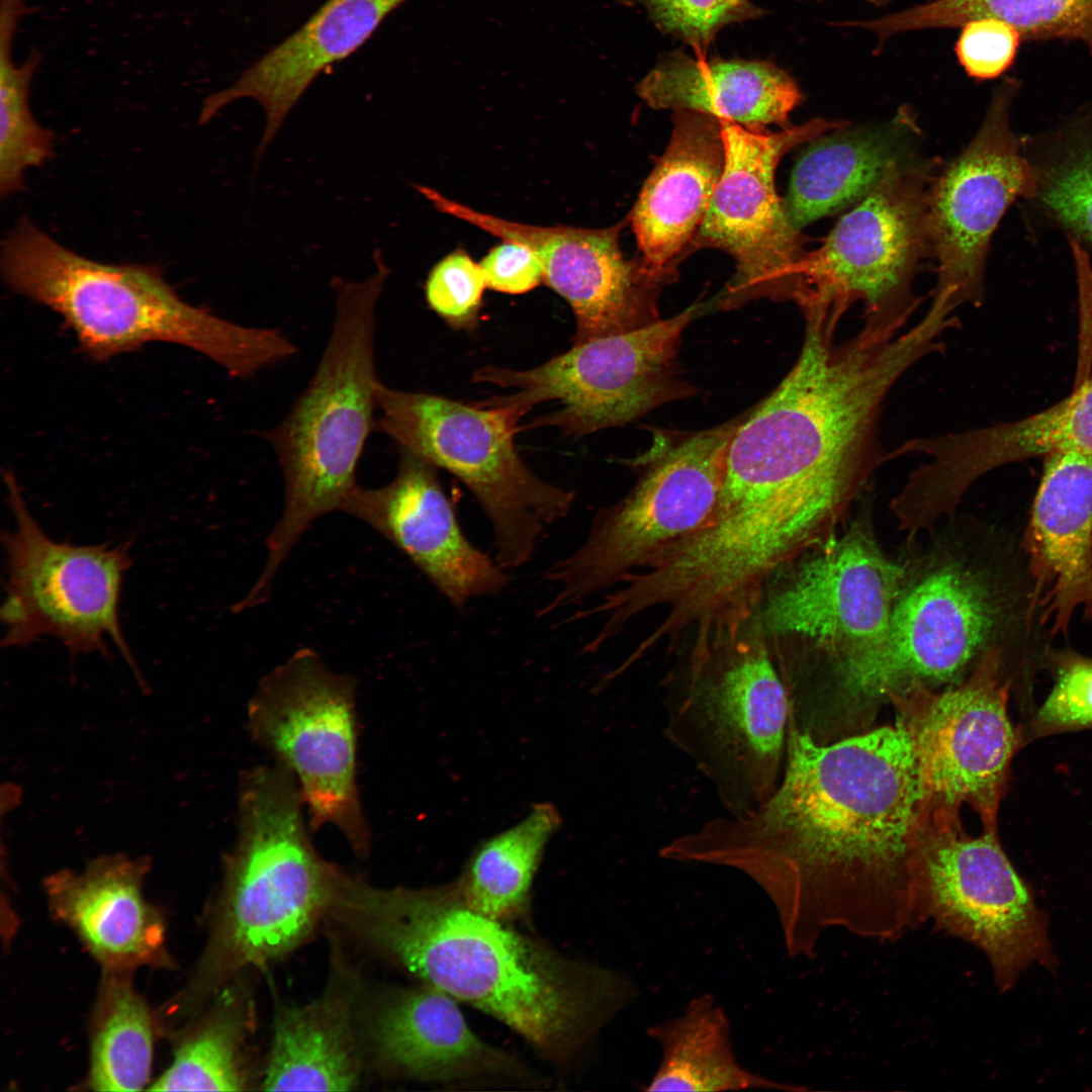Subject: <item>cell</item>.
I'll use <instances>...</instances> for the list:
<instances>
[{
    "label": "cell",
    "mask_w": 1092,
    "mask_h": 1092,
    "mask_svg": "<svg viewBox=\"0 0 1092 1092\" xmlns=\"http://www.w3.org/2000/svg\"><path fill=\"white\" fill-rule=\"evenodd\" d=\"M925 807L898 721L827 744L789 720L769 799L678 834L659 855L749 878L776 909L788 957L811 960L830 929L892 941L929 920L917 857Z\"/></svg>",
    "instance_id": "cell-1"
},
{
    "label": "cell",
    "mask_w": 1092,
    "mask_h": 1092,
    "mask_svg": "<svg viewBox=\"0 0 1092 1092\" xmlns=\"http://www.w3.org/2000/svg\"><path fill=\"white\" fill-rule=\"evenodd\" d=\"M330 916L423 984L504 1023L559 1071L637 996L622 972L473 910L455 880L380 888L347 874Z\"/></svg>",
    "instance_id": "cell-2"
},
{
    "label": "cell",
    "mask_w": 1092,
    "mask_h": 1092,
    "mask_svg": "<svg viewBox=\"0 0 1092 1092\" xmlns=\"http://www.w3.org/2000/svg\"><path fill=\"white\" fill-rule=\"evenodd\" d=\"M305 805L279 763L245 772L236 842L210 935L188 984L169 1003L186 1016L238 972L261 967L299 946L329 914L343 871L314 848Z\"/></svg>",
    "instance_id": "cell-3"
},
{
    "label": "cell",
    "mask_w": 1092,
    "mask_h": 1092,
    "mask_svg": "<svg viewBox=\"0 0 1092 1092\" xmlns=\"http://www.w3.org/2000/svg\"><path fill=\"white\" fill-rule=\"evenodd\" d=\"M1 266L13 291L60 314L82 350L98 361L160 341L190 348L231 376L248 378L297 353L277 329L243 326L185 302L157 268L87 259L27 217L3 242Z\"/></svg>",
    "instance_id": "cell-4"
},
{
    "label": "cell",
    "mask_w": 1092,
    "mask_h": 1092,
    "mask_svg": "<svg viewBox=\"0 0 1092 1092\" xmlns=\"http://www.w3.org/2000/svg\"><path fill=\"white\" fill-rule=\"evenodd\" d=\"M376 270L361 281L335 277V317L318 364L283 419L264 433L284 482L282 514L265 541L256 581L270 590L286 557L321 517L345 505L359 485L356 471L374 430L376 306L388 268L375 251Z\"/></svg>",
    "instance_id": "cell-5"
},
{
    "label": "cell",
    "mask_w": 1092,
    "mask_h": 1092,
    "mask_svg": "<svg viewBox=\"0 0 1092 1092\" xmlns=\"http://www.w3.org/2000/svg\"><path fill=\"white\" fill-rule=\"evenodd\" d=\"M772 655L762 634L739 635L666 679L665 736L729 816L753 813L782 779L791 706Z\"/></svg>",
    "instance_id": "cell-6"
},
{
    "label": "cell",
    "mask_w": 1092,
    "mask_h": 1092,
    "mask_svg": "<svg viewBox=\"0 0 1092 1092\" xmlns=\"http://www.w3.org/2000/svg\"><path fill=\"white\" fill-rule=\"evenodd\" d=\"M374 430L474 495L493 533L495 560L506 570L527 564L542 533L569 514L574 493L534 474L514 442L519 419L506 407L464 403L389 387L375 391Z\"/></svg>",
    "instance_id": "cell-7"
},
{
    "label": "cell",
    "mask_w": 1092,
    "mask_h": 1092,
    "mask_svg": "<svg viewBox=\"0 0 1092 1092\" xmlns=\"http://www.w3.org/2000/svg\"><path fill=\"white\" fill-rule=\"evenodd\" d=\"M739 421L688 434L655 453L634 487L600 511L583 542L543 573L546 617L613 589L698 531L712 515Z\"/></svg>",
    "instance_id": "cell-8"
},
{
    "label": "cell",
    "mask_w": 1092,
    "mask_h": 1092,
    "mask_svg": "<svg viewBox=\"0 0 1092 1092\" xmlns=\"http://www.w3.org/2000/svg\"><path fill=\"white\" fill-rule=\"evenodd\" d=\"M906 567L854 521L784 567L762 603V631L830 663L845 691L887 648Z\"/></svg>",
    "instance_id": "cell-9"
},
{
    "label": "cell",
    "mask_w": 1092,
    "mask_h": 1092,
    "mask_svg": "<svg viewBox=\"0 0 1092 1092\" xmlns=\"http://www.w3.org/2000/svg\"><path fill=\"white\" fill-rule=\"evenodd\" d=\"M356 680L309 648L266 673L248 704L257 744L294 778L310 827H335L360 857L371 834L357 783Z\"/></svg>",
    "instance_id": "cell-10"
},
{
    "label": "cell",
    "mask_w": 1092,
    "mask_h": 1092,
    "mask_svg": "<svg viewBox=\"0 0 1092 1092\" xmlns=\"http://www.w3.org/2000/svg\"><path fill=\"white\" fill-rule=\"evenodd\" d=\"M14 527L1 533L6 597L0 610L2 647L57 638L71 656L108 655L111 640L142 682L119 621L130 543L74 545L48 536L30 513L11 471L3 474Z\"/></svg>",
    "instance_id": "cell-11"
},
{
    "label": "cell",
    "mask_w": 1092,
    "mask_h": 1092,
    "mask_svg": "<svg viewBox=\"0 0 1092 1092\" xmlns=\"http://www.w3.org/2000/svg\"><path fill=\"white\" fill-rule=\"evenodd\" d=\"M643 328L573 344L567 352L528 370L485 366L472 376L514 392L478 401L521 418L535 405L555 401L557 411L530 427L552 426L567 436L622 426L681 394L676 354L681 335L698 310Z\"/></svg>",
    "instance_id": "cell-12"
},
{
    "label": "cell",
    "mask_w": 1092,
    "mask_h": 1092,
    "mask_svg": "<svg viewBox=\"0 0 1092 1092\" xmlns=\"http://www.w3.org/2000/svg\"><path fill=\"white\" fill-rule=\"evenodd\" d=\"M929 920L987 958L1000 992L1032 965L1057 960L1048 921L1002 850L996 832L968 836L958 813L926 809L917 843Z\"/></svg>",
    "instance_id": "cell-13"
},
{
    "label": "cell",
    "mask_w": 1092,
    "mask_h": 1092,
    "mask_svg": "<svg viewBox=\"0 0 1092 1092\" xmlns=\"http://www.w3.org/2000/svg\"><path fill=\"white\" fill-rule=\"evenodd\" d=\"M934 163L920 158L894 168L798 265L794 299L803 310L842 314L861 301L866 320H908L917 306L911 283L931 253L928 198Z\"/></svg>",
    "instance_id": "cell-14"
},
{
    "label": "cell",
    "mask_w": 1092,
    "mask_h": 1092,
    "mask_svg": "<svg viewBox=\"0 0 1092 1092\" xmlns=\"http://www.w3.org/2000/svg\"><path fill=\"white\" fill-rule=\"evenodd\" d=\"M905 567L887 648L846 692L856 700L888 699L916 685L959 684L986 650L998 647L1009 606L987 567L946 549Z\"/></svg>",
    "instance_id": "cell-15"
},
{
    "label": "cell",
    "mask_w": 1092,
    "mask_h": 1092,
    "mask_svg": "<svg viewBox=\"0 0 1092 1092\" xmlns=\"http://www.w3.org/2000/svg\"><path fill=\"white\" fill-rule=\"evenodd\" d=\"M1002 651L986 650L969 677L942 692L916 685L889 696L909 735L925 802L958 813L967 803L985 831L996 819L1018 735L1007 714Z\"/></svg>",
    "instance_id": "cell-16"
},
{
    "label": "cell",
    "mask_w": 1092,
    "mask_h": 1092,
    "mask_svg": "<svg viewBox=\"0 0 1092 1092\" xmlns=\"http://www.w3.org/2000/svg\"><path fill=\"white\" fill-rule=\"evenodd\" d=\"M720 122L724 168L692 243L725 251L736 262L723 306L760 296L794 299L798 265L806 252L777 193L776 168L794 147L848 123L816 118L766 133Z\"/></svg>",
    "instance_id": "cell-17"
},
{
    "label": "cell",
    "mask_w": 1092,
    "mask_h": 1092,
    "mask_svg": "<svg viewBox=\"0 0 1092 1092\" xmlns=\"http://www.w3.org/2000/svg\"><path fill=\"white\" fill-rule=\"evenodd\" d=\"M1020 81L1005 77L965 151L934 176L928 198L931 253L937 260L932 299L954 309L978 305L991 237L1012 202L1035 196L1038 170L1022 155L1009 116Z\"/></svg>",
    "instance_id": "cell-18"
},
{
    "label": "cell",
    "mask_w": 1092,
    "mask_h": 1092,
    "mask_svg": "<svg viewBox=\"0 0 1092 1092\" xmlns=\"http://www.w3.org/2000/svg\"><path fill=\"white\" fill-rule=\"evenodd\" d=\"M422 195L441 212L488 234L529 247L543 266V281L571 307L573 344L628 333L659 321L656 305L662 282L640 260H627L619 247L624 222L608 229L539 226L477 211L439 191Z\"/></svg>",
    "instance_id": "cell-19"
},
{
    "label": "cell",
    "mask_w": 1092,
    "mask_h": 1092,
    "mask_svg": "<svg viewBox=\"0 0 1092 1092\" xmlns=\"http://www.w3.org/2000/svg\"><path fill=\"white\" fill-rule=\"evenodd\" d=\"M1056 451L1092 455V374L1067 397L1028 417L906 441L895 456L915 453L924 461L908 476L898 503L914 523L931 528L956 511L982 475Z\"/></svg>",
    "instance_id": "cell-20"
},
{
    "label": "cell",
    "mask_w": 1092,
    "mask_h": 1092,
    "mask_svg": "<svg viewBox=\"0 0 1092 1092\" xmlns=\"http://www.w3.org/2000/svg\"><path fill=\"white\" fill-rule=\"evenodd\" d=\"M437 468L399 450L385 485H358L343 512L362 520L397 547L456 610L509 584L507 570L464 533Z\"/></svg>",
    "instance_id": "cell-21"
},
{
    "label": "cell",
    "mask_w": 1092,
    "mask_h": 1092,
    "mask_svg": "<svg viewBox=\"0 0 1092 1092\" xmlns=\"http://www.w3.org/2000/svg\"><path fill=\"white\" fill-rule=\"evenodd\" d=\"M369 1037L380 1066L402 1078L448 1086L544 1084L517 1056L480 1038L456 999L423 983L383 997Z\"/></svg>",
    "instance_id": "cell-22"
},
{
    "label": "cell",
    "mask_w": 1092,
    "mask_h": 1092,
    "mask_svg": "<svg viewBox=\"0 0 1092 1092\" xmlns=\"http://www.w3.org/2000/svg\"><path fill=\"white\" fill-rule=\"evenodd\" d=\"M1032 579L1029 617L1065 634L1081 613L1092 622V455L1056 451L1043 470L1024 537Z\"/></svg>",
    "instance_id": "cell-23"
},
{
    "label": "cell",
    "mask_w": 1092,
    "mask_h": 1092,
    "mask_svg": "<svg viewBox=\"0 0 1092 1092\" xmlns=\"http://www.w3.org/2000/svg\"><path fill=\"white\" fill-rule=\"evenodd\" d=\"M150 863L122 854L63 870L44 881L49 910L68 926L103 970L173 967L161 910L144 896Z\"/></svg>",
    "instance_id": "cell-24"
},
{
    "label": "cell",
    "mask_w": 1092,
    "mask_h": 1092,
    "mask_svg": "<svg viewBox=\"0 0 1092 1092\" xmlns=\"http://www.w3.org/2000/svg\"><path fill=\"white\" fill-rule=\"evenodd\" d=\"M408 0H327L297 30L247 68L229 87L207 97L199 121L250 98L266 119L259 159L311 83L357 51L380 23Z\"/></svg>",
    "instance_id": "cell-25"
},
{
    "label": "cell",
    "mask_w": 1092,
    "mask_h": 1092,
    "mask_svg": "<svg viewBox=\"0 0 1092 1092\" xmlns=\"http://www.w3.org/2000/svg\"><path fill=\"white\" fill-rule=\"evenodd\" d=\"M668 147L631 212L641 260L657 278L673 276V261L692 243L725 163L720 119L676 110Z\"/></svg>",
    "instance_id": "cell-26"
},
{
    "label": "cell",
    "mask_w": 1092,
    "mask_h": 1092,
    "mask_svg": "<svg viewBox=\"0 0 1092 1092\" xmlns=\"http://www.w3.org/2000/svg\"><path fill=\"white\" fill-rule=\"evenodd\" d=\"M636 91L653 109L700 112L751 130L789 126V115L803 98L795 79L770 61H706L680 51L661 57Z\"/></svg>",
    "instance_id": "cell-27"
},
{
    "label": "cell",
    "mask_w": 1092,
    "mask_h": 1092,
    "mask_svg": "<svg viewBox=\"0 0 1092 1092\" xmlns=\"http://www.w3.org/2000/svg\"><path fill=\"white\" fill-rule=\"evenodd\" d=\"M847 125L811 141L793 169L784 205L798 231L854 206L894 168L919 158V128L908 106L886 123Z\"/></svg>",
    "instance_id": "cell-28"
},
{
    "label": "cell",
    "mask_w": 1092,
    "mask_h": 1092,
    "mask_svg": "<svg viewBox=\"0 0 1092 1092\" xmlns=\"http://www.w3.org/2000/svg\"><path fill=\"white\" fill-rule=\"evenodd\" d=\"M351 991L329 988L314 1002L281 1010L262 1090L347 1091L359 1082Z\"/></svg>",
    "instance_id": "cell-29"
},
{
    "label": "cell",
    "mask_w": 1092,
    "mask_h": 1092,
    "mask_svg": "<svg viewBox=\"0 0 1092 1092\" xmlns=\"http://www.w3.org/2000/svg\"><path fill=\"white\" fill-rule=\"evenodd\" d=\"M660 1061L643 1091L716 1092L745 1089L800 1090L743 1067L735 1054L731 1023L712 994L691 999L678 1015L646 1029Z\"/></svg>",
    "instance_id": "cell-30"
},
{
    "label": "cell",
    "mask_w": 1092,
    "mask_h": 1092,
    "mask_svg": "<svg viewBox=\"0 0 1092 1092\" xmlns=\"http://www.w3.org/2000/svg\"><path fill=\"white\" fill-rule=\"evenodd\" d=\"M561 817L537 803L515 825L481 841L455 879L473 910L510 923L531 925V893L545 848Z\"/></svg>",
    "instance_id": "cell-31"
},
{
    "label": "cell",
    "mask_w": 1092,
    "mask_h": 1092,
    "mask_svg": "<svg viewBox=\"0 0 1092 1092\" xmlns=\"http://www.w3.org/2000/svg\"><path fill=\"white\" fill-rule=\"evenodd\" d=\"M980 17L1011 24L1024 41H1081L1092 56V0H927L866 19L862 26L883 49L889 39L904 32L957 28Z\"/></svg>",
    "instance_id": "cell-32"
},
{
    "label": "cell",
    "mask_w": 1092,
    "mask_h": 1092,
    "mask_svg": "<svg viewBox=\"0 0 1092 1092\" xmlns=\"http://www.w3.org/2000/svg\"><path fill=\"white\" fill-rule=\"evenodd\" d=\"M130 973L103 970L90 1026L88 1089L139 1091L149 1083L156 1021Z\"/></svg>",
    "instance_id": "cell-33"
},
{
    "label": "cell",
    "mask_w": 1092,
    "mask_h": 1092,
    "mask_svg": "<svg viewBox=\"0 0 1092 1092\" xmlns=\"http://www.w3.org/2000/svg\"><path fill=\"white\" fill-rule=\"evenodd\" d=\"M27 10L25 0H1L0 8V192L21 188L24 173L51 155L54 134L33 117L29 87L39 56L32 53L18 65L12 59L17 24Z\"/></svg>",
    "instance_id": "cell-34"
},
{
    "label": "cell",
    "mask_w": 1092,
    "mask_h": 1092,
    "mask_svg": "<svg viewBox=\"0 0 1092 1092\" xmlns=\"http://www.w3.org/2000/svg\"><path fill=\"white\" fill-rule=\"evenodd\" d=\"M249 1017L233 999L188 1028L154 1091H241L250 1083L244 1054Z\"/></svg>",
    "instance_id": "cell-35"
},
{
    "label": "cell",
    "mask_w": 1092,
    "mask_h": 1092,
    "mask_svg": "<svg viewBox=\"0 0 1092 1092\" xmlns=\"http://www.w3.org/2000/svg\"><path fill=\"white\" fill-rule=\"evenodd\" d=\"M1049 210L1092 244V133L1074 135L1045 170H1038L1036 195Z\"/></svg>",
    "instance_id": "cell-36"
},
{
    "label": "cell",
    "mask_w": 1092,
    "mask_h": 1092,
    "mask_svg": "<svg viewBox=\"0 0 1092 1092\" xmlns=\"http://www.w3.org/2000/svg\"><path fill=\"white\" fill-rule=\"evenodd\" d=\"M643 8L654 25L693 48L701 57L726 26L761 17L753 0H617Z\"/></svg>",
    "instance_id": "cell-37"
},
{
    "label": "cell",
    "mask_w": 1092,
    "mask_h": 1092,
    "mask_svg": "<svg viewBox=\"0 0 1092 1092\" xmlns=\"http://www.w3.org/2000/svg\"><path fill=\"white\" fill-rule=\"evenodd\" d=\"M484 272L462 249H457L430 270L425 282L429 307L454 330H472L478 322L484 289Z\"/></svg>",
    "instance_id": "cell-38"
},
{
    "label": "cell",
    "mask_w": 1092,
    "mask_h": 1092,
    "mask_svg": "<svg viewBox=\"0 0 1092 1092\" xmlns=\"http://www.w3.org/2000/svg\"><path fill=\"white\" fill-rule=\"evenodd\" d=\"M1055 671V686L1035 716L1034 732L1041 735L1092 727V659L1060 653Z\"/></svg>",
    "instance_id": "cell-39"
},
{
    "label": "cell",
    "mask_w": 1092,
    "mask_h": 1092,
    "mask_svg": "<svg viewBox=\"0 0 1092 1092\" xmlns=\"http://www.w3.org/2000/svg\"><path fill=\"white\" fill-rule=\"evenodd\" d=\"M961 28L954 53L970 78L992 80L1012 66L1022 41L1014 26L998 18L980 17Z\"/></svg>",
    "instance_id": "cell-40"
},
{
    "label": "cell",
    "mask_w": 1092,
    "mask_h": 1092,
    "mask_svg": "<svg viewBox=\"0 0 1092 1092\" xmlns=\"http://www.w3.org/2000/svg\"><path fill=\"white\" fill-rule=\"evenodd\" d=\"M487 287L498 292L521 294L543 281V266L527 246L503 241L480 261Z\"/></svg>",
    "instance_id": "cell-41"
},
{
    "label": "cell",
    "mask_w": 1092,
    "mask_h": 1092,
    "mask_svg": "<svg viewBox=\"0 0 1092 1092\" xmlns=\"http://www.w3.org/2000/svg\"><path fill=\"white\" fill-rule=\"evenodd\" d=\"M859 1H862V2H866L868 4L880 7V6H885V5L889 4V3H891L893 0H859Z\"/></svg>",
    "instance_id": "cell-42"
}]
</instances>
